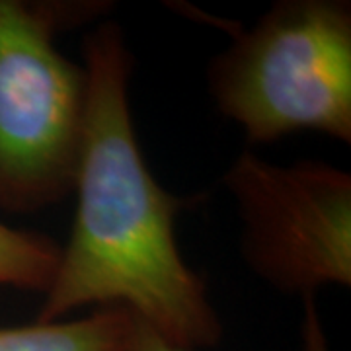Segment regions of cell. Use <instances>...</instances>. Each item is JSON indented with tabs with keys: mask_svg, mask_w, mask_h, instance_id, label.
<instances>
[{
	"mask_svg": "<svg viewBox=\"0 0 351 351\" xmlns=\"http://www.w3.org/2000/svg\"><path fill=\"white\" fill-rule=\"evenodd\" d=\"M82 55L86 110L75 223L38 322L64 320L88 304L123 306L182 350L213 348L223 338L219 314L176 240V219L191 199L166 191L138 147L123 27L100 24Z\"/></svg>",
	"mask_w": 351,
	"mask_h": 351,
	"instance_id": "1",
	"label": "cell"
},
{
	"mask_svg": "<svg viewBox=\"0 0 351 351\" xmlns=\"http://www.w3.org/2000/svg\"><path fill=\"white\" fill-rule=\"evenodd\" d=\"M131 313V311H129ZM123 351H186L164 339L156 330L131 313V326Z\"/></svg>",
	"mask_w": 351,
	"mask_h": 351,
	"instance_id": "7",
	"label": "cell"
},
{
	"mask_svg": "<svg viewBox=\"0 0 351 351\" xmlns=\"http://www.w3.org/2000/svg\"><path fill=\"white\" fill-rule=\"evenodd\" d=\"M59 254L61 246L49 237L0 223V287L45 293Z\"/></svg>",
	"mask_w": 351,
	"mask_h": 351,
	"instance_id": "6",
	"label": "cell"
},
{
	"mask_svg": "<svg viewBox=\"0 0 351 351\" xmlns=\"http://www.w3.org/2000/svg\"><path fill=\"white\" fill-rule=\"evenodd\" d=\"M96 4L0 0V211L29 215L75 189L86 110V71L55 34Z\"/></svg>",
	"mask_w": 351,
	"mask_h": 351,
	"instance_id": "3",
	"label": "cell"
},
{
	"mask_svg": "<svg viewBox=\"0 0 351 351\" xmlns=\"http://www.w3.org/2000/svg\"><path fill=\"white\" fill-rule=\"evenodd\" d=\"M217 110L254 145L314 131L351 143V4L281 0L215 57Z\"/></svg>",
	"mask_w": 351,
	"mask_h": 351,
	"instance_id": "2",
	"label": "cell"
},
{
	"mask_svg": "<svg viewBox=\"0 0 351 351\" xmlns=\"http://www.w3.org/2000/svg\"><path fill=\"white\" fill-rule=\"evenodd\" d=\"M131 313L106 306L84 318L0 328V351H123Z\"/></svg>",
	"mask_w": 351,
	"mask_h": 351,
	"instance_id": "5",
	"label": "cell"
},
{
	"mask_svg": "<svg viewBox=\"0 0 351 351\" xmlns=\"http://www.w3.org/2000/svg\"><path fill=\"white\" fill-rule=\"evenodd\" d=\"M237 203L240 252L285 295L351 285V176L318 160L274 164L244 151L223 176Z\"/></svg>",
	"mask_w": 351,
	"mask_h": 351,
	"instance_id": "4",
	"label": "cell"
}]
</instances>
